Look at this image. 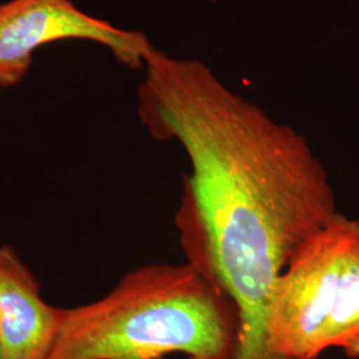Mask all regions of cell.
<instances>
[{
	"mask_svg": "<svg viewBox=\"0 0 359 359\" xmlns=\"http://www.w3.org/2000/svg\"><path fill=\"white\" fill-rule=\"evenodd\" d=\"M137 116L189 160L175 215L185 262L234 304L233 359H281L269 346L274 283L299 246L338 213L306 137L229 88L209 65L154 48Z\"/></svg>",
	"mask_w": 359,
	"mask_h": 359,
	"instance_id": "cell-1",
	"label": "cell"
},
{
	"mask_svg": "<svg viewBox=\"0 0 359 359\" xmlns=\"http://www.w3.org/2000/svg\"><path fill=\"white\" fill-rule=\"evenodd\" d=\"M65 309L48 304L36 276L10 245H0V351L3 359H48Z\"/></svg>",
	"mask_w": 359,
	"mask_h": 359,
	"instance_id": "cell-5",
	"label": "cell"
},
{
	"mask_svg": "<svg viewBox=\"0 0 359 359\" xmlns=\"http://www.w3.org/2000/svg\"><path fill=\"white\" fill-rule=\"evenodd\" d=\"M266 330L278 358H359V221L338 212L299 246L274 283Z\"/></svg>",
	"mask_w": 359,
	"mask_h": 359,
	"instance_id": "cell-3",
	"label": "cell"
},
{
	"mask_svg": "<svg viewBox=\"0 0 359 359\" xmlns=\"http://www.w3.org/2000/svg\"><path fill=\"white\" fill-rule=\"evenodd\" d=\"M234 304L188 262L127 271L99 299L65 309L48 359H233Z\"/></svg>",
	"mask_w": 359,
	"mask_h": 359,
	"instance_id": "cell-2",
	"label": "cell"
},
{
	"mask_svg": "<svg viewBox=\"0 0 359 359\" xmlns=\"http://www.w3.org/2000/svg\"><path fill=\"white\" fill-rule=\"evenodd\" d=\"M68 40L99 44L132 69H142L154 50L145 34L84 13L72 0H7L0 3V87L20 84L40 48Z\"/></svg>",
	"mask_w": 359,
	"mask_h": 359,
	"instance_id": "cell-4",
	"label": "cell"
},
{
	"mask_svg": "<svg viewBox=\"0 0 359 359\" xmlns=\"http://www.w3.org/2000/svg\"><path fill=\"white\" fill-rule=\"evenodd\" d=\"M0 359H3L1 358V351H0Z\"/></svg>",
	"mask_w": 359,
	"mask_h": 359,
	"instance_id": "cell-6",
	"label": "cell"
}]
</instances>
